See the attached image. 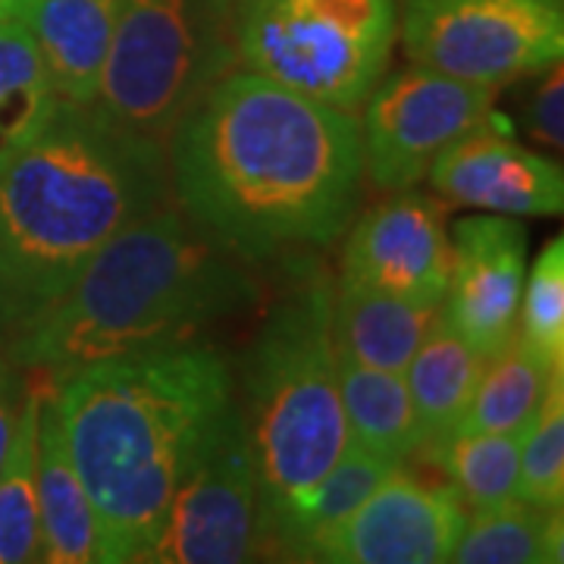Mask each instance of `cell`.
Segmentation results:
<instances>
[{"label":"cell","mask_w":564,"mask_h":564,"mask_svg":"<svg viewBox=\"0 0 564 564\" xmlns=\"http://www.w3.org/2000/svg\"><path fill=\"white\" fill-rule=\"evenodd\" d=\"M261 484L236 392L204 423L144 562L239 564L261 558Z\"/></svg>","instance_id":"ba28073f"},{"label":"cell","mask_w":564,"mask_h":564,"mask_svg":"<svg viewBox=\"0 0 564 564\" xmlns=\"http://www.w3.org/2000/svg\"><path fill=\"white\" fill-rule=\"evenodd\" d=\"M61 104L25 25L17 17H0V166L39 139Z\"/></svg>","instance_id":"44dd1931"},{"label":"cell","mask_w":564,"mask_h":564,"mask_svg":"<svg viewBox=\"0 0 564 564\" xmlns=\"http://www.w3.org/2000/svg\"><path fill=\"white\" fill-rule=\"evenodd\" d=\"M173 202L251 263L336 242L364 185L355 110L226 73L163 141Z\"/></svg>","instance_id":"6da1fadb"},{"label":"cell","mask_w":564,"mask_h":564,"mask_svg":"<svg viewBox=\"0 0 564 564\" xmlns=\"http://www.w3.org/2000/svg\"><path fill=\"white\" fill-rule=\"evenodd\" d=\"M545 76L540 82V88L533 91V98L527 104L524 126L530 132V139L540 141L543 148L562 151L564 144V79L562 66H549L543 69Z\"/></svg>","instance_id":"83f0119b"},{"label":"cell","mask_w":564,"mask_h":564,"mask_svg":"<svg viewBox=\"0 0 564 564\" xmlns=\"http://www.w3.org/2000/svg\"><path fill=\"white\" fill-rule=\"evenodd\" d=\"M236 0H120L95 107L163 144L217 82L239 69Z\"/></svg>","instance_id":"8992f818"},{"label":"cell","mask_w":564,"mask_h":564,"mask_svg":"<svg viewBox=\"0 0 564 564\" xmlns=\"http://www.w3.org/2000/svg\"><path fill=\"white\" fill-rule=\"evenodd\" d=\"M44 389L25 392L20 421L0 464V564L41 562L39 411Z\"/></svg>","instance_id":"7402d4cb"},{"label":"cell","mask_w":564,"mask_h":564,"mask_svg":"<svg viewBox=\"0 0 564 564\" xmlns=\"http://www.w3.org/2000/svg\"><path fill=\"white\" fill-rule=\"evenodd\" d=\"M524 433H448L417 455L436 464L455 499L477 511L518 499Z\"/></svg>","instance_id":"603a6c76"},{"label":"cell","mask_w":564,"mask_h":564,"mask_svg":"<svg viewBox=\"0 0 564 564\" xmlns=\"http://www.w3.org/2000/svg\"><path fill=\"white\" fill-rule=\"evenodd\" d=\"M343 276L414 304H443L452 273L445 202L411 188L392 192L348 223Z\"/></svg>","instance_id":"8fae6325"},{"label":"cell","mask_w":564,"mask_h":564,"mask_svg":"<svg viewBox=\"0 0 564 564\" xmlns=\"http://www.w3.org/2000/svg\"><path fill=\"white\" fill-rule=\"evenodd\" d=\"M336 358H339V395H343L348 443L392 462L417 455L423 445V430L402 373L367 367L343 355Z\"/></svg>","instance_id":"d6986e66"},{"label":"cell","mask_w":564,"mask_h":564,"mask_svg":"<svg viewBox=\"0 0 564 564\" xmlns=\"http://www.w3.org/2000/svg\"><path fill=\"white\" fill-rule=\"evenodd\" d=\"M13 7L17 0H0V17H13Z\"/></svg>","instance_id":"f546056e"},{"label":"cell","mask_w":564,"mask_h":564,"mask_svg":"<svg viewBox=\"0 0 564 564\" xmlns=\"http://www.w3.org/2000/svg\"><path fill=\"white\" fill-rule=\"evenodd\" d=\"M51 377L66 452L101 518L107 564L144 562L195 436L236 392L229 364L198 336Z\"/></svg>","instance_id":"3957f363"},{"label":"cell","mask_w":564,"mask_h":564,"mask_svg":"<svg viewBox=\"0 0 564 564\" xmlns=\"http://www.w3.org/2000/svg\"><path fill=\"white\" fill-rule=\"evenodd\" d=\"M173 202L158 139L61 104L0 166V348L61 302L88 261L148 210Z\"/></svg>","instance_id":"7a4b0ae2"},{"label":"cell","mask_w":564,"mask_h":564,"mask_svg":"<svg viewBox=\"0 0 564 564\" xmlns=\"http://www.w3.org/2000/svg\"><path fill=\"white\" fill-rule=\"evenodd\" d=\"M402 462L383 458L377 452H367L361 445L348 443L345 452L339 455V462L329 467V474L323 477V484L317 486L311 505L302 511V518L292 524L285 543H282V555L289 558H304L311 562L314 549L336 530V527L348 521L355 514V508L383 484L392 467H399Z\"/></svg>","instance_id":"d4e9b609"},{"label":"cell","mask_w":564,"mask_h":564,"mask_svg":"<svg viewBox=\"0 0 564 564\" xmlns=\"http://www.w3.org/2000/svg\"><path fill=\"white\" fill-rule=\"evenodd\" d=\"M440 317V304H414L343 276L333 295L336 355L404 373L417 345Z\"/></svg>","instance_id":"e0dca14e"},{"label":"cell","mask_w":564,"mask_h":564,"mask_svg":"<svg viewBox=\"0 0 564 564\" xmlns=\"http://www.w3.org/2000/svg\"><path fill=\"white\" fill-rule=\"evenodd\" d=\"M408 63L505 85L562 63L564 0H404Z\"/></svg>","instance_id":"9c48e42d"},{"label":"cell","mask_w":564,"mask_h":564,"mask_svg":"<svg viewBox=\"0 0 564 564\" xmlns=\"http://www.w3.org/2000/svg\"><path fill=\"white\" fill-rule=\"evenodd\" d=\"M430 182L448 204L502 217H558L564 180L555 163L524 148L499 122L448 144L430 166Z\"/></svg>","instance_id":"5bb4252c"},{"label":"cell","mask_w":564,"mask_h":564,"mask_svg":"<svg viewBox=\"0 0 564 564\" xmlns=\"http://www.w3.org/2000/svg\"><path fill=\"white\" fill-rule=\"evenodd\" d=\"M39 521L41 562L107 564L101 518L66 452L51 389H44L39 411Z\"/></svg>","instance_id":"2e32d148"},{"label":"cell","mask_w":564,"mask_h":564,"mask_svg":"<svg viewBox=\"0 0 564 564\" xmlns=\"http://www.w3.org/2000/svg\"><path fill=\"white\" fill-rule=\"evenodd\" d=\"M562 508L508 499L464 518L455 564H558L564 558Z\"/></svg>","instance_id":"ffe728a7"},{"label":"cell","mask_w":564,"mask_h":564,"mask_svg":"<svg viewBox=\"0 0 564 564\" xmlns=\"http://www.w3.org/2000/svg\"><path fill=\"white\" fill-rule=\"evenodd\" d=\"M464 518V505L452 489L423 484L399 464L314 549L311 562L443 564L452 558Z\"/></svg>","instance_id":"7c38bea8"},{"label":"cell","mask_w":564,"mask_h":564,"mask_svg":"<svg viewBox=\"0 0 564 564\" xmlns=\"http://www.w3.org/2000/svg\"><path fill=\"white\" fill-rule=\"evenodd\" d=\"M254 267L166 202L104 245L61 302L3 351L22 370L61 373L198 339L204 326L261 299Z\"/></svg>","instance_id":"277c9868"},{"label":"cell","mask_w":564,"mask_h":564,"mask_svg":"<svg viewBox=\"0 0 564 564\" xmlns=\"http://www.w3.org/2000/svg\"><path fill=\"white\" fill-rule=\"evenodd\" d=\"M364 104V176L383 192L417 185L448 144L499 122L496 85L443 76L417 63L383 76Z\"/></svg>","instance_id":"30bf717a"},{"label":"cell","mask_w":564,"mask_h":564,"mask_svg":"<svg viewBox=\"0 0 564 564\" xmlns=\"http://www.w3.org/2000/svg\"><path fill=\"white\" fill-rule=\"evenodd\" d=\"M289 276L258 326L242 370V411L261 484L263 552H280L348 445L333 339L336 285L321 263L299 258L289 261Z\"/></svg>","instance_id":"5b68a950"},{"label":"cell","mask_w":564,"mask_h":564,"mask_svg":"<svg viewBox=\"0 0 564 564\" xmlns=\"http://www.w3.org/2000/svg\"><path fill=\"white\" fill-rule=\"evenodd\" d=\"M518 499L536 508H564V377L552 373L543 404L521 443Z\"/></svg>","instance_id":"4316f807"},{"label":"cell","mask_w":564,"mask_h":564,"mask_svg":"<svg viewBox=\"0 0 564 564\" xmlns=\"http://www.w3.org/2000/svg\"><path fill=\"white\" fill-rule=\"evenodd\" d=\"M484 367L486 355L464 343L443 317L433 321L430 333L423 336V343L417 345L414 358L402 373L414 414L421 421V448L455 433V426L464 421L467 408L474 402Z\"/></svg>","instance_id":"ac0fdd59"},{"label":"cell","mask_w":564,"mask_h":564,"mask_svg":"<svg viewBox=\"0 0 564 564\" xmlns=\"http://www.w3.org/2000/svg\"><path fill=\"white\" fill-rule=\"evenodd\" d=\"M514 336L545 370L564 367V242L555 236L527 273Z\"/></svg>","instance_id":"484cf974"},{"label":"cell","mask_w":564,"mask_h":564,"mask_svg":"<svg viewBox=\"0 0 564 564\" xmlns=\"http://www.w3.org/2000/svg\"><path fill=\"white\" fill-rule=\"evenodd\" d=\"M549 380L552 370H545L521 339L511 336L492 358H486L474 402L455 433H524L543 404Z\"/></svg>","instance_id":"cb8c5ba5"},{"label":"cell","mask_w":564,"mask_h":564,"mask_svg":"<svg viewBox=\"0 0 564 564\" xmlns=\"http://www.w3.org/2000/svg\"><path fill=\"white\" fill-rule=\"evenodd\" d=\"M120 0H17L13 17L39 47L63 104L95 107Z\"/></svg>","instance_id":"9a60e30c"},{"label":"cell","mask_w":564,"mask_h":564,"mask_svg":"<svg viewBox=\"0 0 564 564\" xmlns=\"http://www.w3.org/2000/svg\"><path fill=\"white\" fill-rule=\"evenodd\" d=\"M239 66L304 98L358 110L383 79L395 0H236Z\"/></svg>","instance_id":"52a82bcc"},{"label":"cell","mask_w":564,"mask_h":564,"mask_svg":"<svg viewBox=\"0 0 564 564\" xmlns=\"http://www.w3.org/2000/svg\"><path fill=\"white\" fill-rule=\"evenodd\" d=\"M527 245L524 223L502 214L464 217L452 232V273L440 317L486 358L514 336Z\"/></svg>","instance_id":"4fadbf2b"},{"label":"cell","mask_w":564,"mask_h":564,"mask_svg":"<svg viewBox=\"0 0 564 564\" xmlns=\"http://www.w3.org/2000/svg\"><path fill=\"white\" fill-rule=\"evenodd\" d=\"M25 392H29V383L22 380V367L0 348V464L13 440Z\"/></svg>","instance_id":"f1b7e54d"}]
</instances>
